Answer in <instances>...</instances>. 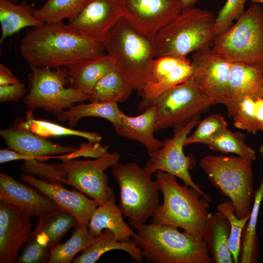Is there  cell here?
I'll list each match as a JSON object with an SVG mask.
<instances>
[{"mask_svg": "<svg viewBox=\"0 0 263 263\" xmlns=\"http://www.w3.org/2000/svg\"><path fill=\"white\" fill-rule=\"evenodd\" d=\"M123 17L136 31L153 38L183 11L181 0H119Z\"/></svg>", "mask_w": 263, "mask_h": 263, "instance_id": "4fadbf2b", "label": "cell"}, {"mask_svg": "<svg viewBox=\"0 0 263 263\" xmlns=\"http://www.w3.org/2000/svg\"><path fill=\"white\" fill-rule=\"evenodd\" d=\"M225 106L237 128L252 134L263 132V97L245 96Z\"/></svg>", "mask_w": 263, "mask_h": 263, "instance_id": "f1b7e54d", "label": "cell"}, {"mask_svg": "<svg viewBox=\"0 0 263 263\" xmlns=\"http://www.w3.org/2000/svg\"><path fill=\"white\" fill-rule=\"evenodd\" d=\"M77 223L75 218L60 208L38 218V225L29 240L48 249L56 246L67 231Z\"/></svg>", "mask_w": 263, "mask_h": 263, "instance_id": "d4e9b609", "label": "cell"}, {"mask_svg": "<svg viewBox=\"0 0 263 263\" xmlns=\"http://www.w3.org/2000/svg\"><path fill=\"white\" fill-rule=\"evenodd\" d=\"M20 53L29 66L70 67L105 54L103 42L62 21L32 27L21 39Z\"/></svg>", "mask_w": 263, "mask_h": 263, "instance_id": "6da1fadb", "label": "cell"}, {"mask_svg": "<svg viewBox=\"0 0 263 263\" xmlns=\"http://www.w3.org/2000/svg\"><path fill=\"white\" fill-rule=\"evenodd\" d=\"M22 126L44 138L58 136H77L85 138L88 141L100 142L102 137L96 132L81 131L68 128L57 124L42 119L35 118L33 112H27L25 118H21Z\"/></svg>", "mask_w": 263, "mask_h": 263, "instance_id": "836d02e7", "label": "cell"}, {"mask_svg": "<svg viewBox=\"0 0 263 263\" xmlns=\"http://www.w3.org/2000/svg\"><path fill=\"white\" fill-rule=\"evenodd\" d=\"M212 48L231 63L263 65V9L252 3L214 39Z\"/></svg>", "mask_w": 263, "mask_h": 263, "instance_id": "52a82bcc", "label": "cell"}, {"mask_svg": "<svg viewBox=\"0 0 263 263\" xmlns=\"http://www.w3.org/2000/svg\"><path fill=\"white\" fill-rule=\"evenodd\" d=\"M69 87L88 94L96 83L115 69L113 57L108 54L68 68Z\"/></svg>", "mask_w": 263, "mask_h": 263, "instance_id": "484cf974", "label": "cell"}, {"mask_svg": "<svg viewBox=\"0 0 263 263\" xmlns=\"http://www.w3.org/2000/svg\"><path fill=\"white\" fill-rule=\"evenodd\" d=\"M103 44L115 69L140 95L155 58L153 38L138 33L122 17L111 28Z\"/></svg>", "mask_w": 263, "mask_h": 263, "instance_id": "277c9868", "label": "cell"}, {"mask_svg": "<svg viewBox=\"0 0 263 263\" xmlns=\"http://www.w3.org/2000/svg\"><path fill=\"white\" fill-rule=\"evenodd\" d=\"M20 179L48 196L60 208L69 212L78 224L88 227L91 217L99 206L94 199L76 190L67 189L62 185L48 183L35 176L23 173L20 174Z\"/></svg>", "mask_w": 263, "mask_h": 263, "instance_id": "ffe728a7", "label": "cell"}, {"mask_svg": "<svg viewBox=\"0 0 263 263\" xmlns=\"http://www.w3.org/2000/svg\"><path fill=\"white\" fill-rule=\"evenodd\" d=\"M247 0H226L216 17V36L223 33L232 24L244 11Z\"/></svg>", "mask_w": 263, "mask_h": 263, "instance_id": "ab89813d", "label": "cell"}, {"mask_svg": "<svg viewBox=\"0 0 263 263\" xmlns=\"http://www.w3.org/2000/svg\"><path fill=\"white\" fill-rule=\"evenodd\" d=\"M113 250H120L127 252L137 263L141 262L144 258L141 248L133 239L125 242L119 241L111 231L105 229L101 234L95 237L94 242L82 251L80 255L73 260L72 262L94 263L103 254Z\"/></svg>", "mask_w": 263, "mask_h": 263, "instance_id": "83f0119b", "label": "cell"}, {"mask_svg": "<svg viewBox=\"0 0 263 263\" xmlns=\"http://www.w3.org/2000/svg\"><path fill=\"white\" fill-rule=\"evenodd\" d=\"M12 2L16 3H17L19 0H11Z\"/></svg>", "mask_w": 263, "mask_h": 263, "instance_id": "7dc6e473", "label": "cell"}, {"mask_svg": "<svg viewBox=\"0 0 263 263\" xmlns=\"http://www.w3.org/2000/svg\"><path fill=\"white\" fill-rule=\"evenodd\" d=\"M0 201L13 205L29 217L39 218L60 208L52 200L31 185L0 173Z\"/></svg>", "mask_w": 263, "mask_h": 263, "instance_id": "e0dca14e", "label": "cell"}, {"mask_svg": "<svg viewBox=\"0 0 263 263\" xmlns=\"http://www.w3.org/2000/svg\"><path fill=\"white\" fill-rule=\"evenodd\" d=\"M120 159V153L113 151L94 160L76 158L62 162L67 173V185L91 197L99 206L102 205L115 196L109 185L105 170L119 163Z\"/></svg>", "mask_w": 263, "mask_h": 263, "instance_id": "7c38bea8", "label": "cell"}, {"mask_svg": "<svg viewBox=\"0 0 263 263\" xmlns=\"http://www.w3.org/2000/svg\"><path fill=\"white\" fill-rule=\"evenodd\" d=\"M192 74L201 91L215 103H227L229 73L232 63L207 46L193 52Z\"/></svg>", "mask_w": 263, "mask_h": 263, "instance_id": "5bb4252c", "label": "cell"}, {"mask_svg": "<svg viewBox=\"0 0 263 263\" xmlns=\"http://www.w3.org/2000/svg\"><path fill=\"white\" fill-rule=\"evenodd\" d=\"M0 135L9 149L43 161L52 156L72 152L77 149L53 143L23 127L21 118L16 119L8 128L0 130Z\"/></svg>", "mask_w": 263, "mask_h": 263, "instance_id": "d6986e66", "label": "cell"}, {"mask_svg": "<svg viewBox=\"0 0 263 263\" xmlns=\"http://www.w3.org/2000/svg\"><path fill=\"white\" fill-rule=\"evenodd\" d=\"M137 232L133 236L145 260L152 263H211L201 237L172 225L130 223Z\"/></svg>", "mask_w": 263, "mask_h": 263, "instance_id": "7a4b0ae2", "label": "cell"}, {"mask_svg": "<svg viewBox=\"0 0 263 263\" xmlns=\"http://www.w3.org/2000/svg\"><path fill=\"white\" fill-rule=\"evenodd\" d=\"M155 176L163 201L152 217L151 223L176 226L201 237L210 214V202L188 185L179 184L176 177L170 173L159 170Z\"/></svg>", "mask_w": 263, "mask_h": 263, "instance_id": "3957f363", "label": "cell"}, {"mask_svg": "<svg viewBox=\"0 0 263 263\" xmlns=\"http://www.w3.org/2000/svg\"><path fill=\"white\" fill-rule=\"evenodd\" d=\"M112 173L119 185L123 215L130 223L144 224L160 206L157 181L134 162L118 163L112 168Z\"/></svg>", "mask_w": 263, "mask_h": 263, "instance_id": "ba28073f", "label": "cell"}, {"mask_svg": "<svg viewBox=\"0 0 263 263\" xmlns=\"http://www.w3.org/2000/svg\"><path fill=\"white\" fill-rule=\"evenodd\" d=\"M23 173L38 176L48 183L67 185V173L62 163H43L35 157L24 160L21 166Z\"/></svg>", "mask_w": 263, "mask_h": 263, "instance_id": "8d00e7d4", "label": "cell"}, {"mask_svg": "<svg viewBox=\"0 0 263 263\" xmlns=\"http://www.w3.org/2000/svg\"><path fill=\"white\" fill-rule=\"evenodd\" d=\"M151 105L156 108L158 131L185 125L215 103L201 91L192 75L185 82L163 93L147 108Z\"/></svg>", "mask_w": 263, "mask_h": 263, "instance_id": "30bf717a", "label": "cell"}, {"mask_svg": "<svg viewBox=\"0 0 263 263\" xmlns=\"http://www.w3.org/2000/svg\"><path fill=\"white\" fill-rule=\"evenodd\" d=\"M123 215L114 196L94 210L88 224V230L96 237L102 234L103 230L108 229L118 241H128L135 233L125 223Z\"/></svg>", "mask_w": 263, "mask_h": 263, "instance_id": "cb8c5ba5", "label": "cell"}, {"mask_svg": "<svg viewBox=\"0 0 263 263\" xmlns=\"http://www.w3.org/2000/svg\"><path fill=\"white\" fill-rule=\"evenodd\" d=\"M215 30L216 18L212 12L194 7L183 9L153 38L155 58L185 57L210 46L216 37Z\"/></svg>", "mask_w": 263, "mask_h": 263, "instance_id": "5b68a950", "label": "cell"}, {"mask_svg": "<svg viewBox=\"0 0 263 263\" xmlns=\"http://www.w3.org/2000/svg\"><path fill=\"white\" fill-rule=\"evenodd\" d=\"M217 211L226 216L230 225V231L228 238V247L234 263H239L240 243L243 230L247 223L250 213L240 219L235 213L234 208L231 202L226 201L220 203L217 207Z\"/></svg>", "mask_w": 263, "mask_h": 263, "instance_id": "74e56055", "label": "cell"}, {"mask_svg": "<svg viewBox=\"0 0 263 263\" xmlns=\"http://www.w3.org/2000/svg\"><path fill=\"white\" fill-rule=\"evenodd\" d=\"M227 128V123L220 114L209 115L203 121L199 122L194 132L188 136L185 146L192 144H206Z\"/></svg>", "mask_w": 263, "mask_h": 263, "instance_id": "f35d334b", "label": "cell"}, {"mask_svg": "<svg viewBox=\"0 0 263 263\" xmlns=\"http://www.w3.org/2000/svg\"><path fill=\"white\" fill-rule=\"evenodd\" d=\"M123 17L119 0H89L82 11L68 24L103 43L114 23Z\"/></svg>", "mask_w": 263, "mask_h": 263, "instance_id": "ac0fdd59", "label": "cell"}, {"mask_svg": "<svg viewBox=\"0 0 263 263\" xmlns=\"http://www.w3.org/2000/svg\"><path fill=\"white\" fill-rule=\"evenodd\" d=\"M117 104L93 101L88 104H76L68 110H65L57 119L61 122L67 121L70 126L74 128L83 117H97L109 121L115 127L120 122L122 112Z\"/></svg>", "mask_w": 263, "mask_h": 263, "instance_id": "4dcf8cb0", "label": "cell"}, {"mask_svg": "<svg viewBox=\"0 0 263 263\" xmlns=\"http://www.w3.org/2000/svg\"><path fill=\"white\" fill-rule=\"evenodd\" d=\"M94 239L90 233L88 227L76 223L70 238L64 243H58L50 249L47 263H71L75 255L85 249Z\"/></svg>", "mask_w": 263, "mask_h": 263, "instance_id": "d6a6232c", "label": "cell"}, {"mask_svg": "<svg viewBox=\"0 0 263 263\" xmlns=\"http://www.w3.org/2000/svg\"><path fill=\"white\" fill-rule=\"evenodd\" d=\"M89 0H47L39 9H36L35 16L44 23L69 20L76 17Z\"/></svg>", "mask_w": 263, "mask_h": 263, "instance_id": "e575fe53", "label": "cell"}, {"mask_svg": "<svg viewBox=\"0 0 263 263\" xmlns=\"http://www.w3.org/2000/svg\"><path fill=\"white\" fill-rule=\"evenodd\" d=\"M262 97H263V94H262Z\"/></svg>", "mask_w": 263, "mask_h": 263, "instance_id": "c3c4849f", "label": "cell"}, {"mask_svg": "<svg viewBox=\"0 0 263 263\" xmlns=\"http://www.w3.org/2000/svg\"><path fill=\"white\" fill-rule=\"evenodd\" d=\"M156 108L154 105L145 109L143 113L135 116H131L121 112L120 120L114 127L120 136L137 141L147 150L150 156L163 145V141L154 136L156 131Z\"/></svg>", "mask_w": 263, "mask_h": 263, "instance_id": "44dd1931", "label": "cell"}, {"mask_svg": "<svg viewBox=\"0 0 263 263\" xmlns=\"http://www.w3.org/2000/svg\"><path fill=\"white\" fill-rule=\"evenodd\" d=\"M263 93V65L232 63L228 80L227 103L247 96L262 97Z\"/></svg>", "mask_w": 263, "mask_h": 263, "instance_id": "603a6c76", "label": "cell"}, {"mask_svg": "<svg viewBox=\"0 0 263 263\" xmlns=\"http://www.w3.org/2000/svg\"><path fill=\"white\" fill-rule=\"evenodd\" d=\"M253 161L246 157L209 154L199 163L212 185L229 198L240 219L250 213L254 200Z\"/></svg>", "mask_w": 263, "mask_h": 263, "instance_id": "8992f818", "label": "cell"}, {"mask_svg": "<svg viewBox=\"0 0 263 263\" xmlns=\"http://www.w3.org/2000/svg\"><path fill=\"white\" fill-rule=\"evenodd\" d=\"M244 139V134L239 132H232L227 128L206 145L213 150L225 153H234L255 161L257 158L255 151L246 144Z\"/></svg>", "mask_w": 263, "mask_h": 263, "instance_id": "d590c367", "label": "cell"}, {"mask_svg": "<svg viewBox=\"0 0 263 263\" xmlns=\"http://www.w3.org/2000/svg\"><path fill=\"white\" fill-rule=\"evenodd\" d=\"M191 62L187 57L164 56L154 59L146 76L138 109L143 111L153 100L167 90L180 84L193 74Z\"/></svg>", "mask_w": 263, "mask_h": 263, "instance_id": "9a60e30c", "label": "cell"}, {"mask_svg": "<svg viewBox=\"0 0 263 263\" xmlns=\"http://www.w3.org/2000/svg\"><path fill=\"white\" fill-rule=\"evenodd\" d=\"M250 1L252 2V3H263V0H249Z\"/></svg>", "mask_w": 263, "mask_h": 263, "instance_id": "bcb514c9", "label": "cell"}, {"mask_svg": "<svg viewBox=\"0 0 263 263\" xmlns=\"http://www.w3.org/2000/svg\"><path fill=\"white\" fill-rule=\"evenodd\" d=\"M263 161V145L260 148ZM253 205L247 224L242 232L239 255V263H256L260 256V246L256 227L259 209L263 201V172L259 188L254 190Z\"/></svg>", "mask_w": 263, "mask_h": 263, "instance_id": "f546056e", "label": "cell"}, {"mask_svg": "<svg viewBox=\"0 0 263 263\" xmlns=\"http://www.w3.org/2000/svg\"><path fill=\"white\" fill-rule=\"evenodd\" d=\"M36 8L23 0L16 4L11 0H0V23L1 35L0 43L9 36L27 27H38L45 23L35 16Z\"/></svg>", "mask_w": 263, "mask_h": 263, "instance_id": "4316f807", "label": "cell"}, {"mask_svg": "<svg viewBox=\"0 0 263 263\" xmlns=\"http://www.w3.org/2000/svg\"><path fill=\"white\" fill-rule=\"evenodd\" d=\"M27 75L29 93L22 102L29 111L43 108L57 117L77 103L88 100L87 94L70 87L68 69L61 67L52 70L47 67L30 66Z\"/></svg>", "mask_w": 263, "mask_h": 263, "instance_id": "9c48e42d", "label": "cell"}, {"mask_svg": "<svg viewBox=\"0 0 263 263\" xmlns=\"http://www.w3.org/2000/svg\"><path fill=\"white\" fill-rule=\"evenodd\" d=\"M200 117L197 115L185 125L175 128L173 136L165 139L162 147L150 156L144 169L151 175L161 170L178 177L211 202L210 196L193 181L189 173V170L195 165V160L191 156L186 155L183 150L185 140L199 123Z\"/></svg>", "mask_w": 263, "mask_h": 263, "instance_id": "8fae6325", "label": "cell"}, {"mask_svg": "<svg viewBox=\"0 0 263 263\" xmlns=\"http://www.w3.org/2000/svg\"><path fill=\"white\" fill-rule=\"evenodd\" d=\"M31 156L22 154L11 149L0 150V163L3 164L12 161L28 159Z\"/></svg>", "mask_w": 263, "mask_h": 263, "instance_id": "ee69618b", "label": "cell"}, {"mask_svg": "<svg viewBox=\"0 0 263 263\" xmlns=\"http://www.w3.org/2000/svg\"><path fill=\"white\" fill-rule=\"evenodd\" d=\"M230 223L225 215L211 213L202 230L201 238L214 263H234L228 247Z\"/></svg>", "mask_w": 263, "mask_h": 263, "instance_id": "7402d4cb", "label": "cell"}, {"mask_svg": "<svg viewBox=\"0 0 263 263\" xmlns=\"http://www.w3.org/2000/svg\"><path fill=\"white\" fill-rule=\"evenodd\" d=\"M109 146H103L99 142L88 141L79 144L74 151L65 154L53 156V158L60 159L62 162L76 159L79 157L97 158L108 155Z\"/></svg>", "mask_w": 263, "mask_h": 263, "instance_id": "60d3db41", "label": "cell"}, {"mask_svg": "<svg viewBox=\"0 0 263 263\" xmlns=\"http://www.w3.org/2000/svg\"><path fill=\"white\" fill-rule=\"evenodd\" d=\"M133 89L115 69L101 78L87 94L90 102L122 103L126 101Z\"/></svg>", "mask_w": 263, "mask_h": 263, "instance_id": "1f68e13d", "label": "cell"}, {"mask_svg": "<svg viewBox=\"0 0 263 263\" xmlns=\"http://www.w3.org/2000/svg\"><path fill=\"white\" fill-rule=\"evenodd\" d=\"M24 84H16L0 86V101L1 102L16 101L22 97L26 92Z\"/></svg>", "mask_w": 263, "mask_h": 263, "instance_id": "b9f144b4", "label": "cell"}, {"mask_svg": "<svg viewBox=\"0 0 263 263\" xmlns=\"http://www.w3.org/2000/svg\"><path fill=\"white\" fill-rule=\"evenodd\" d=\"M11 71L4 64H0V86L8 85L20 82Z\"/></svg>", "mask_w": 263, "mask_h": 263, "instance_id": "7bdbcfd3", "label": "cell"}, {"mask_svg": "<svg viewBox=\"0 0 263 263\" xmlns=\"http://www.w3.org/2000/svg\"><path fill=\"white\" fill-rule=\"evenodd\" d=\"M200 0H181L183 9L194 7L195 4Z\"/></svg>", "mask_w": 263, "mask_h": 263, "instance_id": "f6af8a7d", "label": "cell"}, {"mask_svg": "<svg viewBox=\"0 0 263 263\" xmlns=\"http://www.w3.org/2000/svg\"><path fill=\"white\" fill-rule=\"evenodd\" d=\"M16 206L0 202V263L17 262L19 251L28 240L33 223Z\"/></svg>", "mask_w": 263, "mask_h": 263, "instance_id": "2e32d148", "label": "cell"}]
</instances>
